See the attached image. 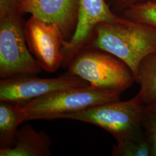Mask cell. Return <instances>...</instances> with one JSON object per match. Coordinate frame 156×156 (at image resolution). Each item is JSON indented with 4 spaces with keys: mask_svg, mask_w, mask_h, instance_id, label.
<instances>
[{
    "mask_svg": "<svg viewBox=\"0 0 156 156\" xmlns=\"http://www.w3.org/2000/svg\"><path fill=\"white\" fill-rule=\"evenodd\" d=\"M136 82L140 89L136 97L144 106L156 102V53L147 56L140 64Z\"/></svg>",
    "mask_w": 156,
    "mask_h": 156,
    "instance_id": "obj_12",
    "label": "cell"
},
{
    "mask_svg": "<svg viewBox=\"0 0 156 156\" xmlns=\"http://www.w3.org/2000/svg\"><path fill=\"white\" fill-rule=\"evenodd\" d=\"M117 5L123 8H130L133 6L147 2H156V0H114Z\"/></svg>",
    "mask_w": 156,
    "mask_h": 156,
    "instance_id": "obj_17",
    "label": "cell"
},
{
    "mask_svg": "<svg viewBox=\"0 0 156 156\" xmlns=\"http://www.w3.org/2000/svg\"><path fill=\"white\" fill-rule=\"evenodd\" d=\"M24 33L28 48L42 69L54 73L62 67L64 37L56 25L43 22L33 17Z\"/></svg>",
    "mask_w": 156,
    "mask_h": 156,
    "instance_id": "obj_7",
    "label": "cell"
},
{
    "mask_svg": "<svg viewBox=\"0 0 156 156\" xmlns=\"http://www.w3.org/2000/svg\"><path fill=\"white\" fill-rule=\"evenodd\" d=\"M25 33L14 15L1 17L0 78L22 74L37 75L42 68L31 53Z\"/></svg>",
    "mask_w": 156,
    "mask_h": 156,
    "instance_id": "obj_5",
    "label": "cell"
},
{
    "mask_svg": "<svg viewBox=\"0 0 156 156\" xmlns=\"http://www.w3.org/2000/svg\"><path fill=\"white\" fill-rule=\"evenodd\" d=\"M127 15L133 21L156 29V2H147L133 6L128 8Z\"/></svg>",
    "mask_w": 156,
    "mask_h": 156,
    "instance_id": "obj_14",
    "label": "cell"
},
{
    "mask_svg": "<svg viewBox=\"0 0 156 156\" xmlns=\"http://www.w3.org/2000/svg\"><path fill=\"white\" fill-rule=\"evenodd\" d=\"M121 94L90 85L60 90L33 100L19 103L26 122L33 120L60 119L68 115L113 101Z\"/></svg>",
    "mask_w": 156,
    "mask_h": 156,
    "instance_id": "obj_2",
    "label": "cell"
},
{
    "mask_svg": "<svg viewBox=\"0 0 156 156\" xmlns=\"http://www.w3.org/2000/svg\"><path fill=\"white\" fill-rule=\"evenodd\" d=\"M76 54L67 66V72L90 86L122 94L135 81L134 74L122 60L94 48Z\"/></svg>",
    "mask_w": 156,
    "mask_h": 156,
    "instance_id": "obj_3",
    "label": "cell"
},
{
    "mask_svg": "<svg viewBox=\"0 0 156 156\" xmlns=\"http://www.w3.org/2000/svg\"><path fill=\"white\" fill-rule=\"evenodd\" d=\"M75 0H22L23 11L43 22L56 25L60 29L63 37L69 30Z\"/></svg>",
    "mask_w": 156,
    "mask_h": 156,
    "instance_id": "obj_9",
    "label": "cell"
},
{
    "mask_svg": "<svg viewBox=\"0 0 156 156\" xmlns=\"http://www.w3.org/2000/svg\"><path fill=\"white\" fill-rule=\"evenodd\" d=\"M92 45L124 62L134 74L135 81L142 62L156 53V29L133 20L119 19L102 23L94 29Z\"/></svg>",
    "mask_w": 156,
    "mask_h": 156,
    "instance_id": "obj_1",
    "label": "cell"
},
{
    "mask_svg": "<svg viewBox=\"0 0 156 156\" xmlns=\"http://www.w3.org/2000/svg\"><path fill=\"white\" fill-rule=\"evenodd\" d=\"M51 141L44 131L27 124L19 128L12 145L0 149V156H49Z\"/></svg>",
    "mask_w": 156,
    "mask_h": 156,
    "instance_id": "obj_10",
    "label": "cell"
},
{
    "mask_svg": "<svg viewBox=\"0 0 156 156\" xmlns=\"http://www.w3.org/2000/svg\"><path fill=\"white\" fill-rule=\"evenodd\" d=\"M77 24L71 38L64 41L62 67L67 68L78 50L89 38L95 27L102 23H114L119 18L112 12L105 0H78Z\"/></svg>",
    "mask_w": 156,
    "mask_h": 156,
    "instance_id": "obj_8",
    "label": "cell"
},
{
    "mask_svg": "<svg viewBox=\"0 0 156 156\" xmlns=\"http://www.w3.org/2000/svg\"><path fill=\"white\" fill-rule=\"evenodd\" d=\"M89 85L67 71L53 78H38L33 74L17 75L1 79L0 101L24 103L57 90Z\"/></svg>",
    "mask_w": 156,
    "mask_h": 156,
    "instance_id": "obj_6",
    "label": "cell"
},
{
    "mask_svg": "<svg viewBox=\"0 0 156 156\" xmlns=\"http://www.w3.org/2000/svg\"><path fill=\"white\" fill-rule=\"evenodd\" d=\"M142 127L151 147V156H156V102L144 106Z\"/></svg>",
    "mask_w": 156,
    "mask_h": 156,
    "instance_id": "obj_15",
    "label": "cell"
},
{
    "mask_svg": "<svg viewBox=\"0 0 156 156\" xmlns=\"http://www.w3.org/2000/svg\"><path fill=\"white\" fill-rule=\"evenodd\" d=\"M26 122L20 104L11 101H0V149L10 147L19 126Z\"/></svg>",
    "mask_w": 156,
    "mask_h": 156,
    "instance_id": "obj_11",
    "label": "cell"
},
{
    "mask_svg": "<svg viewBox=\"0 0 156 156\" xmlns=\"http://www.w3.org/2000/svg\"><path fill=\"white\" fill-rule=\"evenodd\" d=\"M144 107L135 96L126 101H113L65 115L60 119L93 124L105 129L116 142H119L143 131L142 117Z\"/></svg>",
    "mask_w": 156,
    "mask_h": 156,
    "instance_id": "obj_4",
    "label": "cell"
},
{
    "mask_svg": "<svg viewBox=\"0 0 156 156\" xmlns=\"http://www.w3.org/2000/svg\"><path fill=\"white\" fill-rule=\"evenodd\" d=\"M14 5V0H0L1 17L12 15Z\"/></svg>",
    "mask_w": 156,
    "mask_h": 156,
    "instance_id": "obj_16",
    "label": "cell"
},
{
    "mask_svg": "<svg viewBox=\"0 0 156 156\" xmlns=\"http://www.w3.org/2000/svg\"><path fill=\"white\" fill-rule=\"evenodd\" d=\"M114 156H151V147L144 130L127 139L117 142L112 152Z\"/></svg>",
    "mask_w": 156,
    "mask_h": 156,
    "instance_id": "obj_13",
    "label": "cell"
}]
</instances>
